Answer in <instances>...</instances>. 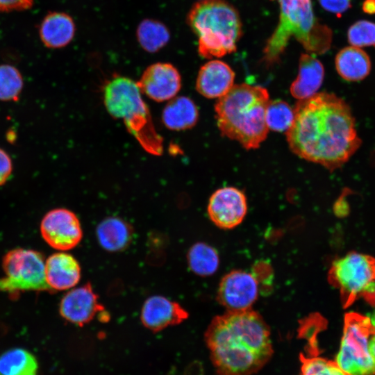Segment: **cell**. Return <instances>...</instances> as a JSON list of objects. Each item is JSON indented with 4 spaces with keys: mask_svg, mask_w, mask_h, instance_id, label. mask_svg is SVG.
<instances>
[{
    "mask_svg": "<svg viewBox=\"0 0 375 375\" xmlns=\"http://www.w3.org/2000/svg\"><path fill=\"white\" fill-rule=\"evenodd\" d=\"M12 162L3 149L0 148V186L5 184L11 176Z\"/></svg>",
    "mask_w": 375,
    "mask_h": 375,
    "instance_id": "cell-31",
    "label": "cell"
},
{
    "mask_svg": "<svg viewBox=\"0 0 375 375\" xmlns=\"http://www.w3.org/2000/svg\"><path fill=\"white\" fill-rule=\"evenodd\" d=\"M278 3V23L263 49L268 65L276 62L291 38H294L308 53L322 54L331 47L333 33L315 17L311 0H272Z\"/></svg>",
    "mask_w": 375,
    "mask_h": 375,
    "instance_id": "cell-4",
    "label": "cell"
},
{
    "mask_svg": "<svg viewBox=\"0 0 375 375\" xmlns=\"http://www.w3.org/2000/svg\"><path fill=\"white\" fill-rule=\"evenodd\" d=\"M205 340L217 375H253L273 354L269 328L251 308L216 316Z\"/></svg>",
    "mask_w": 375,
    "mask_h": 375,
    "instance_id": "cell-2",
    "label": "cell"
},
{
    "mask_svg": "<svg viewBox=\"0 0 375 375\" xmlns=\"http://www.w3.org/2000/svg\"><path fill=\"white\" fill-rule=\"evenodd\" d=\"M187 257L190 269L201 276L214 274L219 267V258L217 251L206 243L198 242L192 245Z\"/></svg>",
    "mask_w": 375,
    "mask_h": 375,
    "instance_id": "cell-24",
    "label": "cell"
},
{
    "mask_svg": "<svg viewBox=\"0 0 375 375\" xmlns=\"http://www.w3.org/2000/svg\"><path fill=\"white\" fill-rule=\"evenodd\" d=\"M285 133L290 150L299 158L329 171L344 165L361 145L355 119L344 100L319 92L299 100Z\"/></svg>",
    "mask_w": 375,
    "mask_h": 375,
    "instance_id": "cell-1",
    "label": "cell"
},
{
    "mask_svg": "<svg viewBox=\"0 0 375 375\" xmlns=\"http://www.w3.org/2000/svg\"><path fill=\"white\" fill-rule=\"evenodd\" d=\"M103 97L109 114L123 121L128 132L147 152L154 156L162 154L163 140L155 128L136 82L115 76L105 84Z\"/></svg>",
    "mask_w": 375,
    "mask_h": 375,
    "instance_id": "cell-5",
    "label": "cell"
},
{
    "mask_svg": "<svg viewBox=\"0 0 375 375\" xmlns=\"http://www.w3.org/2000/svg\"><path fill=\"white\" fill-rule=\"evenodd\" d=\"M40 232L49 246L60 251L74 248L83 237L78 217L72 211L63 208L51 210L44 216L40 224Z\"/></svg>",
    "mask_w": 375,
    "mask_h": 375,
    "instance_id": "cell-10",
    "label": "cell"
},
{
    "mask_svg": "<svg viewBox=\"0 0 375 375\" xmlns=\"http://www.w3.org/2000/svg\"><path fill=\"white\" fill-rule=\"evenodd\" d=\"M208 213L211 221L224 229L233 228L244 219L247 212L244 193L235 187H224L210 196Z\"/></svg>",
    "mask_w": 375,
    "mask_h": 375,
    "instance_id": "cell-12",
    "label": "cell"
},
{
    "mask_svg": "<svg viewBox=\"0 0 375 375\" xmlns=\"http://www.w3.org/2000/svg\"><path fill=\"white\" fill-rule=\"evenodd\" d=\"M81 272L77 260L65 252L51 255L44 262L45 279L52 292L74 288L80 281Z\"/></svg>",
    "mask_w": 375,
    "mask_h": 375,
    "instance_id": "cell-17",
    "label": "cell"
},
{
    "mask_svg": "<svg viewBox=\"0 0 375 375\" xmlns=\"http://www.w3.org/2000/svg\"><path fill=\"white\" fill-rule=\"evenodd\" d=\"M321 6L326 11L341 15L349 10L351 0H318Z\"/></svg>",
    "mask_w": 375,
    "mask_h": 375,
    "instance_id": "cell-30",
    "label": "cell"
},
{
    "mask_svg": "<svg viewBox=\"0 0 375 375\" xmlns=\"http://www.w3.org/2000/svg\"><path fill=\"white\" fill-rule=\"evenodd\" d=\"M33 0H0V11H20L31 8Z\"/></svg>",
    "mask_w": 375,
    "mask_h": 375,
    "instance_id": "cell-32",
    "label": "cell"
},
{
    "mask_svg": "<svg viewBox=\"0 0 375 375\" xmlns=\"http://www.w3.org/2000/svg\"><path fill=\"white\" fill-rule=\"evenodd\" d=\"M199 112L194 102L187 97H175L168 101L162 113L164 125L173 131L193 127L197 122Z\"/></svg>",
    "mask_w": 375,
    "mask_h": 375,
    "instance_id": "cell-22",
    "label": "cell"
},
{
    "mask_svg": "<svg viewBox=\"0 0 375 375\" xmlns=\"http://www.w3.org/2000/svg\"><path fill=\"white\" fill-rule=\"evenodd\" d=\"M294 118V109L287 102L279 99L269 100L265 111V122L269 129L286 133Z\"/></svg>",
    "mask_w": 375,
    "mask_h": 375,
    "instance_id": "cell-26",
    "label": "cell"
},
{
    "mask_svg": "<svg viewBox=\"0 0 375 375\" xmlns=\"http://www.w3.org/2000/svg\"><path fill=\"white\" fill-rule=\"evenodd\" d=\"M60 315L67 321L80 326L91 322L98 314L102 318L104 306L90 283L69 290L63 296L59 306Z\"/></svg>",
    "mask_w": 375,
    "mask_h": 375,
    "instance_id": "cell-13",
    "label": "cell"
},
{
    "mask_svg": "<svg viewBox=\"0 0 375 375\" xmlns=\"http://www.w3.org/2000/svg\"><path fill=\"white\" fill-rule=\"evenodd\" d=\"M374 333L369 317L354 312L346 313L335 362L347 375H375V359L369 348Z\"/></svg>",
    "mask_w": 375,
    "mask_h": 375,
    "instance_id": "cell-8",
    "label": "cell"
},
{
    "mask_svg": "<svg viewBox=\"0 0 375 375\" xmlns=\"http://www.w3.org/2000/svg\"><path fill=\"white\" fill-rule=\"evenodd\" d=\"M137 84L142 94L162 102L176 97L181 87V78L172 65L157 62L145 69Z\"/></svg>",
    "mask_w": 375,
    "mask_h": 375,
    "instance_id": "cell-14",
    "label": "cell"
},
{
    "mask_svg": "<svg viewBox=\"0 0 375 375\" xmlns=\"http://www.w3.org/2000/svg\"><path fill=\"white\" fill-rule=\"evenodd\" d=\"M328 279L339 290L344 308L360 297L375 306L374 257L350 252L333 262Z\"/></svg>",
    "mask_w": 375,
    "mask_h": 375,
    "instance_id": "cell-7",
    "label": "cell"
},
{
    "mask_svg": "<svg viewBox=\"0 0 375 375\" xmlns=\"http://www.w3.org/2000/svg\"><path fill=\"white\" fill-rule=\"evenodd\" d=\"M23 85V78L18 69L8 64L0 65V101H17Z\"/></svg>",
    "mask_w": 375,
    "mask_h": 375,
    "instance_id": "cell-27",
    "label": "cell"
},
{
    "mask_svg": "<svg viewBox=\"0 0 375 375\" xmlns=\"http://www.w3.org/2000/svg\"><path fill=\"white\" fill-rule=\"evenodd\" d=\"M137 37L144 50L155 52L168 42L169 32L163 24L153 19H145L138 26Z\"/></svg>",
    "mask_w": 375,
    "mask_h": 375,
    "instance_id": "cell-25",
    "label": "cell"
},
{
    "mask_svg": "<svg viewBox=\"0 0 375 375\" xmlns=\"http://www.w3.org/2000/svg\"><path fill=\"white\" fill-rule=\"evenodd\" d=\"M235 73L223 61L212 60L199 69L197 81V92L208 99L220 98L234 85Z\"/></svg>",
    "mask_w": 375,
    "mask_h": 375,
    "instance_id": "cell-16",
    "label": "cell"
},
{
    "mask_svg": "<svg viewBox=\"0 0 375 375\" xmlns=\"http://www.w3.org/2000/svg\"><path fill=\"white\" fill-rule=\"evenodd\" d=\"M200 1H203V0H200Z\"/></svg>",
    "mask_w": 375,
    "mask_h": 375,
    "instance_id": "cell-35",
    "label": "cell"
},
{
    "mask_svg": "<svg viewBox=\"0 0 375 375\" xmlns=\"http://www.w3.org/2000/svg\"><path fill=\"white\" fill-rule=\"evenodd\" d=\"M258 284L254 274L233 270L222 278L217 290V301L228 311L250 309L258 297Z\"/></svg>",
    "mask_w": 375,
    "mask_h": 375,
    "instance_id": "cell-11",
    "label": "cell"
},
{
    "mask_svg": "<svg viewBox=\"0 0 375 375\" xmlns=\"http://www.w3.org/2000/svg\"><path fill=\"white\" fill-rule=\"evenodd\" d=\"M188 317V312L178 303L159 295L149 297L140 314L143 325L153 332L177 325Z\"/></svg>",
    "mask_w": 375,
    "mask_h": 375,
    "instance_id": "cell-15",
    "label": "cell"
},
{
    "mask_svg": "<svg viewBox=\"0 0 375 375\" xmlns=\"http://www.w3.org/2000/svg\"><path fill=\"white\" fill-rule=\"evenodd\" d=\"M43 255L35 250L17 248L6 253L2 260L4 276L0 278V292L11 298L21 292H50L44 274Z\"/></svg>",
    "mask_w": 375,
    "mask_h": 375,
    "instance_id": "cell-9",
    "label": "cell"
},
{
    "mask_svg": "<svg viewBox=\"0 0 375 375\" xmlns=\"http://www.w3.org/2000/svg\"><path fill=\"white\" fill-rule=\"evenodd\" d=\"M301 375H347L335 361L316 354L300 353Z\"/></svg>",
    "mask_w": 375,
    "mask_h": 375,
    "instance_id": "cell-28",
    "label": "cell"
},
{
    "mask_svg": "<svg viewBox=\"0 0 375 375\" xmlns=\"http://www.w3.org/2000/svg\"><path fill=\"white\" fill-rule=\"evenodd\" d=\"M75 33V24L67 14L52 12L42 20L39 36L43 44L51 49H58L68 44Z\"/></svg>",
    "mask_w": 375,
    "mask_h": 375,
    "instance_id": "cell-19",
    "label": "cell"
},
{
    "mask_svg": "<svg viewBox=\"0 0 375 375\" xmlns=\"http://www.w3.org/2000/svg\"><path fill=\"white\" fill-rule=\"evenodd\" d=\"M269 101L268 91L262 86L234 85L215 106L222 135L237 141L247 150L258 148L269 131L265 122Z\"/></svg>",
    "mask_w": 375,
    "mask_h": 375,
    "instance_id": "cell-3",
    "label": "cell"
},
{
    "mask_svg": "<svg viewBox=\"0 0 375 375\" xmlns=\"http://www.w3.org/2000/svg\"><path fill=\"white\" fill-rule=\"evenodd\" d=\"M37 370L35 358L24 349H12L0 356V375H36Z\"/></svg>",
    "mask_w": 375,
    "mask_h": 375,
    "instance_id": "cell-23",
    "label": "cell"
},
{
    "mask_svg": "<svg viewBox=\"0 0 375 375\" xmlns=\"http://www.w3.org/2000/svg\"><path fill=\"white\" fill-rule=\"evenodd\" d=\"M188 21L198 37V51L204 58L222 57L235 51L242 35L237 10L224 0H203L190 10Z\"/></svg>",
    "mask_w": 375,
    "mask_h": 375,
    "instance_id": "cell-6",
    "label": "cell"
},
{
    "mask_svg": "<svg viewBox=\"0 0 375 375\" xmlns=\"http://www.w3.org/2000/svg\"><path fill=\"white\" fill-rule=\"evenodd\" d=\"M362 10L368 14H375V0H365L362 3Z\"/></svg>",
    "mask_w": 375,
    "mask_h": 375,
    "instance_id": "cell-33",
    "label": "cell"
},
{
    "mask_svg": "<svg viewBox=\"0 0 375 375\" xmlns=\"http://www.w3.org/2000/svg\"><path fill=\"white\" fill-rule=\"evenodd\" d=\"M347 39L356 47H375V23L368 20L356 22L348 30Z\"/></svg>",
    "mask_w": 375,
    "mask_h": 375,
    "instance_id": "cell-29",
    "label": "cell"
},
{
    "mask_svg": "<svg viewBox=\"0 0 375 375\" xmlns=\"http://www.w3.org/2000/svg\"><path fill=\"white\" fill-rule=\"evenodd\" d=\"M96 234L100 245L109 251L125 249L133 239L130 224L117 217L103 219L97 227Z\"/></svg>",
    "mask_w": 375,
    "mask_h": 375,
    "instance_id": "cell-21",
    "label": "cell"
},
{
    "mask_svg": "<svg viewBox=\"0 0 375 375\" xmlns=\"http://www.w3.org/2000/svg\"><path fill=\"white\" fill-rule=\"evenodd\" d=\"M324 77L322 62L309 53H301L296 79L292 83L290 92L298 100L307 99L317 93Z\"/></svg>",
    "mask_w": 375,
    "mask_h": 375,
    "instance_id": "cell-18",
    "label": "cell"
},
{
    "mask_svg": "<svg viewBox=\"0 0 375 375\" xmlns=\"http://www.w3.org/2000/svg\"><path fill=\"white\" fill-rule=\"evenodd\" d=\"M335 64L338 74L348 81H359L365 78L372 67L368 54L353 46L341 49L336 55Z\"/></svg>",
    "mask_w": 375,
    "mask_h": 375,
    "instance_id": "cell-20",
    "label": "cell"
},
{
    "mask_svg": "<svg viewBox=\"0 0 375 375\" xmlns=\"http://www.w3.org/2000/svg\"><path fill=\"white\" fill-rule=\"evenodd\" d=\"M369 348L372 356L375 359V333L369 339Z\"/></svg>",
    "mask_w": 375,
    "mask_h": 375,
    "instance_id": "cell-34",
    "label": "cell"
}]
</instances>
